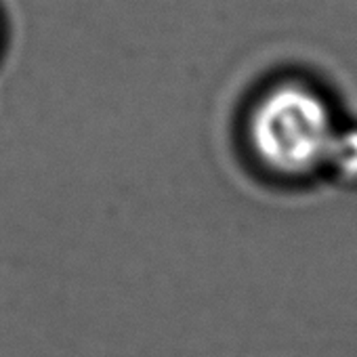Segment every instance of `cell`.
I'll return each mask as SVG.
<instances>
[{"instance_id": "obj_1", "label": "cell", "mask_w": 357, "mask_h": 357, "mask_svg": "<svg viewBox=\"0 0 357 357\" xmlns=\"http://www.w3.org/2000/svg\"><path fill=\"white\" fill-rule=\"evenodd\" d=\"M336 130L328 103L303 84L271 89L250 116L257 155L282 174L298 176L324 166Z\"/></svg>"}, {"instance_id": "obj_2", "label": "cell", "mask_w": 357, "mask_h": 357, "mask_svg": "<svg viewBox=\"0 0 357 357\" xmlns=\"http://www.w3.org/2000/svg\"><path fill=\"white\" fill-rule=\"evenodd\" d=\"M326 164L347 181H357V128L336 130Z\"/></svg>"}]
</instances>
